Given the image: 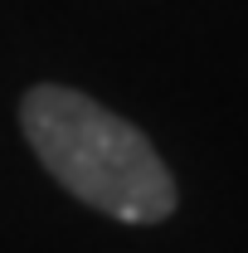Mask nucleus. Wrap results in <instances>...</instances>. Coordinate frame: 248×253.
<instances>
[{
	"label": "nucleus",
	"instance_id": "obj_1",
	"mask_svg": "<svg viewBox=\"0 0 248 253\" xmlns=\"http://www.w3.org/2000/svg\"><path fill=\"white\" fill-rule=\"evenodd\" d=\"M20 126L39 166L73 200L122 224H161L175 214V180L136 126L78 88L39 83L20 102Z\"/></svg>",
	"mask_w": 248,
	"mask_h": 253
}]
</instances>
